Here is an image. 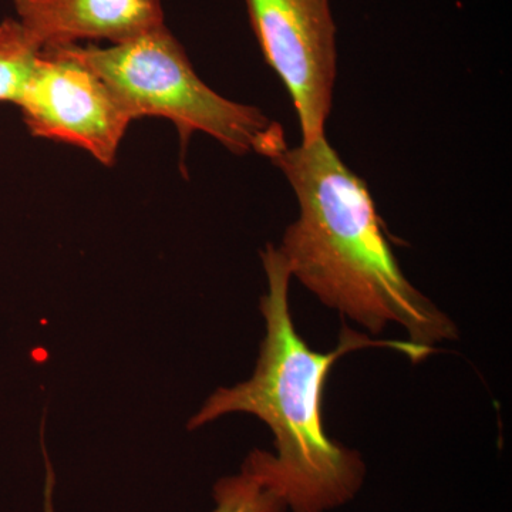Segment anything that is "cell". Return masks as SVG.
Wrapping results in <instances>:
<instances>
[{
	"mask_svg": "<svg viewBox=\"0 0 512 512\" xmlns=\"http://www.w3.org/2000/svg\"><path fill=\"white\" fill-rule=\"evenodd\" d=\"M57 47L92 69L131 119L170 120L183 148L195 131L238 156L256 153L274 161L288 148L281 124L256 107L225 99L202 82L167 26L119 45Z\"/></svg>",
	"mask_w": 512,
	"mask_h": 512,
	"instance_id": "3957f363",
	"label": "cell"
},
{
	"mask_svg": "<svg viewBox=\"0 0 512 512\" xmlns=\"http://www.w3.org/2000/svg\"><path fill=\"white\" fill-rule=\"evenodd\" d=\"M272 163L298 198L299 218L278 247L292 276L375 335L397 323L431 353L457 338L453 320L407 281L366 184L326 137L288 147Z\"/></svg>",
	"mask_w": 512,
	"mask_h": 512,
	"instance_id": "6da1fadb",
	"label": "cell"
},
{
	"mask_svg": "<svg viewBox=\"0 0 512 512\" xmlns=\"http://www.w3.org/2000/svg\"><path fill=\"white\" fill-rule=\"evenodd\" d=\"M42 47L18 19L0 22V103L18 104L25 93Z\"/></svg>",
	"mask_w": 512,
	"mask_h": 512,
	"instance_id": "ba28073f",
	"label": "cell"
},
{
	"mask_svg": "<svg viewBox=\"0 0 512 512\" xmlns=\"http://www.w3.org/2000/svg\"><path fill=\"white\" fill-rule=\"evenodd\" d=\"M268 291L261 299L265 338L254 375L234 387H221L192 417L194 430L229 413H248L264 421L275 436L274 467L293 512H323L346 503L362 484L365 466L359 454L330 439L322 404L329 372L346 353L390 348L413 362L430 350L410 342L373 340L343 328L338 348L316 352L293 323L289 308L291 271L279 248L262 251Z\"/></svg>",
	"mask_w": 512,
	"mask_h": 512,
	"instance_id": "7a4b0ae2",
	"label": "cell"
},
{
	"mask_svg": "<svg viewBox=\"0 0 512 512\" xmlns=\"http://www.w3.org/2000/svg\"><path fill=\"white\" fill-rule=\"evenodd\" d=\"M46 458L45 512H53L55 473ZM214 512H284L286 498L276 476L274 457L255 450L245 460L241 473L221 480L215 487Z\"/></svg>",
	"mask_w": 512,
	"mask_h": 512,
	"instance_id": "52a82bcc",
	"label": "cell"
},
{
	"mask_svg": "<svg viewBox=\"0 0 512 512\" xmlns=\"http://www.w3.org/2000/svg\"><path fill=\"white\" fill-rule=\"evenodd\" d=\"M18 106L30 133L86 150L113 165L130 114L103 80L63 47L40 50Z\"/></svg>",
	"mask_w": 512,
	"mask_h": 512,
	"instance_id": "5b68a950",
	"label": "cell"
},
{
	"mask_svg": "<svg viewBox=\"0 0 512 512\" xmlns=\"http://www.w3.org/2000/svg\"><path fill=\"white\" fill-rule=\"evenodd\" d=\"M23 29L46 47L119 45L163 28L161 0H13Z\"/></svg>",
	"mask_w": 512,
	"mask_h": 512,
	"instance_id": "8992f818",
	"label": "cell"
},
{
	"mask_svg": "<svg viewBox=\"0 0 512 512\" xmlns=\"http://www.w3.org/2000/svg\"><path fill=\"white\" fill-rule=\"evenodd\" d=\"M266 63L285 84L302 143L325 136L338 74L336 23L329 0H244Z\"/></svg>",
	"mask_w": 512,
	"mask_h": 512,
	"instance_id": "277c9868",
	"label": "cell"
}]
</instances>
